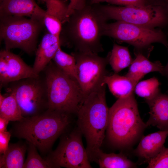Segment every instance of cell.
Returning <instances> with one entry per match:
<instances>
[{"mask_svg": "<svg viewBox=\"0 0 168 168\" xmlns=\"http://www.w3.org/2000/svg\"><path fill=\"white\" fill-rule=\"evenodd\" d=\"M39 75L36 74L33 68L26 64L19 55L5 49L0 51L1 89L11 82L36 77Z\"/></svg>", "mask_w": 168, "mask_h": 168, "instance_id": "7c38bea8", "label": "cell"}, {"mask_svg": "<svg viewBox=\"0 0 168 168\" xmlns=\"http://www.w3.org/2000/svg\"><path fill=\"white\" fill-rule=\"evenodd\" d=\"M166 8L168 11V3H167V6H166Z\"/></svg>", "mask_w": 168, "mask_h": 168, "instance_id": "e575fe53", "label": "cell"}, {"mask_svg": "<svg viewBox=\"0 0 168 168\" xmlns=\"http://www.w3.org/2000/svg\"><path fill=\"white\" fill-rule=\"evenodd\" d=\"M60 46L59 37L49 32L44 36L35 52L32 68L36 74L39 75L52 60Z\"/></svg>", "mask_w": 168, "mask_h": 168, "instance_id": "2e32d148", "label": "cell"}, {"mask_svg": "<svg viewBox=\"0 0 168 168\" xmlns=\"http://www.w3.org/2000/svg\"><path fill=\"white\" fill-rule=\"evenodd\" d=\"M135 53V58L125 75L137 84L148 73L158 72L163 75L164 67L159 61L152 62L139 51Z\"/></svg>", "mask_w": 168, "mask_h": 168, "instance_id": "ac0fdd59", "label": "cell"}, {"mask_svg": "<svg viewBox=\"0 0 168 168\" xmlns=\"http://www.w3.org/2000/svg\"><path fill=\"white\" fill-rule=\"evenodd\" d=\"M89 161L97 163L100 168H133L136 164L124 154L120 153H106L100 149L95 152L89 158Z\"/></svg>", "mask_w": 168, "mask_h": 168, "instance_id": "ffe728a7", "label": "cell"}, {"mask_svg": "<svg viewBox=\"0 0 168 168\" xmlns=\"http://www.w3.org/2000/svg\"><path fill=\"white\" fill-rule=\"evenodd\" d=\"M149 5H159L166 7L168 0H147Z\"/></svg>", "mask_w": 168, "mask_h": 168, "instance_id": "4dcf8cb0", "label": "cell"}, {"mask_svg": "<svg viewBox=\"0 0 168 168\" xmlns=\"http://www.w3.org/2000/svg\"><path fill=\"white\" fill-rule=\"evenodd\" d=\"M163 75L166 76L168 79V61L166 65L164 67V72Z\"/></svg>", "mask_w": 168, "mask_h": 168, "instance_id": "836d02e7", "label": "cell"}, {"mask_svg": "<svg viewBox=\"0 0 168 168\" xmlns=\"http://www.w3.org/2000/svg\"><path fill=\"white\" fill-rule=\"evenodd\" d=\"M107 20L98 6L86 5L74 11L62 26L61 46L82 53L98 54L104 51L101 39Z\"/></svg>", "mask_w": 168, "mask_h": 168, "instance_id": "6da1fadb", "label": "cell"}, {"mask_svg": "<svg viewBox=\"0 0 168 168\" xmlns=\"http://www.w3.org/2000/svg\"><path fill=\"white\" fill-rule=\"evenodd\" d=\"M71 54L75 58L77 80L85 99L103 86L104 78L108 75L106 67L109 63V55L103 57L98 54L75 51Z\"/></svg>", "mask_w": 168, "mask_h": 168, "instance_id": "30bf717a", "label": "cell"}, {"mask_svg": "<svg viewBox=\"0 0 168 168\" xmlns=\"http://www.w3.org/2000/svg\"><path fill=\"white\" fill-rule=\"evenodd\" d=\"M137 84L125 75L114 73L106 76L102 85H107L112 94L118 99L127 97L133 94Z\"/></svg>", "mask_w": 168, "mask_h": 168, "instance_id": "d6986e66", "label": "cell"}, {"mask_svg": "<svg viewBox=\"0 0 168 168\" xmlns=\"http://www.w3.org/2000/svg\"><path fill=\"white\" fill-rule=\"evenodd\" d=\"M160 83L155 77L138 82L135 86L134 91L138 96L150 100L160 92Z\"/></svg>", "mask_w": 168, "mask_h": 168, "instance_id": "d4e9b609", "label": "cell"}, {"mask_svg": "<svg viewBox=\"0 0 168 168\" xmlns=\"http://www.w3.org/2000/svg\"><path fill=\"white\" fill-rule=\"evenodd\" d=\"M0 38L5 49H19L29 55L35 53L44 21L23 16L0 17Z\"/></svg>", "mask_w": 168, "mask_h": 168, "instance_id": "8992f818", "label": "cell"}, {"mask_svg": "<svg viewBox=\"0 0 168 168\" xmlns=\"http://www.w3.org/2000/svg\"><path fill=\"white\" fill-rule=\"evenodd\" d=\"M107 20L113 19L150 28L168 24V11L166 7L156 5L98 6Z\"/></svg>", "mask_w": 168, "mask_h": 168, "instance_id": "ba28073f", "label": "cell"}, {"mask_svg": "<svg viewBox=\"0 0 168 168\" xmlns=\"http://www.w3.org/2000/svg\"><path fill=\"white\" fill-rule=\"evenodd\" d=\"M148 164L147 168H168V148L164 146L159 154Z\"/></svg>", "mask_w": 168, "mask_h": 168, "instance_id": "4316f807", "label": "cell"}, {"mask_svg": "<svg viewBox=\"0 0 168 168\" xmlns=\"http://www.w3.org/2000/svg\"><path fill=\"white\" fill-rule=\"evenodd\" d=\"M150 109L147 126H156L160 130L168 131V95L159 92L153 98L145 100Z\"/></svg>", "mask_w": 168, "mask_h": 168, "instance_id": "e0dca14e", "label": "cell"}, {"mask_svg": "<svg viewBox=\"0 0 168 168\" xmlns=\"http://www.w3.org/2000/svg\"><path fill=\"white\" fill-rule=\"evenodd\" d=\"M47 9L44 23L48 32L59 37L63 25L68 21V4L64 0H40Z\"/></svg>", "mask_w": 168, "mask_h": 168, "instance_id": "4fadbf2b", "label": "cell"}, {"mask_svg": "<svg viewBox=\"0 0 168 168\" xmlns=\"http://www.w3.org/2000/svg\"><path fill=\"white\" fill-rule=\"evenodd\" d=\"M26 144L22 142L10 143L5 152L0 156V168H23Z\"/></svg>", "mask_w": 168, "mask_h": 168, "instance_id": "44dd1931", "label": "cell"}, {"mask_svg": "<svg viewBox=\"0 0 168 168\" xmlns=\"http://www.w3.org/2000/svg\"><path fill=\"white\" fill-rule=\"evenodd\" d=\"M71 115L49 109L39 114L25 117L16 121L15 136L25 139L40 152H49L57 139L64 133L71 122Z\"/></svg>", "mask_w": 168, "mask_h": 168, "instance_id": "7a4b0ae2", "label": "cell"}, {"mask_svg": "<svg viewBox=\"0 0 168 168\" xmlns=\"http://www.w3.org/2000/svg\"><path fill=\"white\" fill-rule=\"evenodd\" d=\"M109 55V63L114 73H118L130 65L132 59L128 47L114 44Z\"/></svg>", "mask_w": 168, "mask_h": 168, "instance_id": "7402d4cb", "label": "cell"}, {"mask_svg": "<svg viewBox=\"0 0 168 168\" xmlns=\"http://www.w3.org/2000/svg\"><path fill=\"white\" fill-rule=\"evenodd\" d=\"M168 131L160 130L142 136L134 152L142 162H148L156 157L164 146Z\"/></svg>", "mask_w": 168, "mask_h": 168, "instance_id": "9a60e30c", "label": "cell"}, {"mask_svg": "<svg viewBox=\"0 0 168 168\" xmlns=\"http://www.w3.org/2000/svg\"><path fill=\"white\" fill-rule=\"evenodd\" d=\"M106 85L91 92L80 105L76 114L77 128L86 138L88 158L100 147L108 125L109 109Z\"/></svg>", "mask_w": 168, "mask_h": 168, "instance_id": "277c9868", "label": "cell"}, {"mask_svg": "<svg viewBox=\"0 0 168 168\" xmlns=\"http://www.w3.org/2000/svg\"><path fill=\"white\" fill-rule=\"evenodd\" d=\"M7 85V91L14 95L23 117L37 115L48 109L46 83L41 73L37 77L22 79Z\"/></svg>", "mask_w": 168, "mask_h": 168, "instance_id": "52a82bcc", "label": "cell"}, {"mask_svg": "<svg viewBox=\"0 0 168 168\" xmlns=\"http://www.w3.org/2000/svg\"><path fill=\"white\" fill-rule=\"evenodd\" d=\"M108 0H91V5H96L105 2H107Z\"/></svg>", "mask_w": 168, "mask_h": 168, "instance_id": "d6a6232c", "label": "cell"}, {"mask_svg": "<svg viewBox=\"0 0 168 168\" xmlns=\"http://www.w3.org/2000/svg\"><path fill=\"white\" fill-rule=\"evenodd\" d=\"M86 5V0H70L68 4V17L74 11L83 8Z\"/></svg>", "mask_w": 168, "mask_h": 168, "instance_id": "f546056e", "label": "cell"}, {"mask_svg": "<svg viewBox=\"0 0 168 168\" xmlns=\"http://www.w3.org/2000/svg\"><path fill=\"white\" fill-rule=\"evenodd\" d=\"M42 72L46 85L48 109L76 114L84 99L77 81L60 69L52 60Z\"/></svg>", "mask_w": 168, "mask_h": 168, "instance_id": "5b68a950", "label": "cell"}, {"mask_svg": "<svg viewBox=\"0 0 168 168\" xmlns=\"http://www.w3.org/2000/svg\"><path fill=\"white\" fill-rule=\"evenodd\" d=\"M82 134L78 128L63 137L54 151L46 158L54 168H91L83 144Z\"/></svg>", "mask_w": 168, "mask_h": 168, "instance_id": "8fae6325", "label": "cell"}, {"mask_svg": "<svg viewBox=\"0 0 168 168\" xmlns=\"http://www.w3.org/2000/svg\"><path fill=\"white\" fill-rule=\"evenodd\" d=\"M10 121L0 117V132L7 131V127Z\"/></svg>", "mask_w": 168, "mask_h": 168, "instance_id": "1f68e13d", "label": "cell"}, {"mask_svg": "<svg viewBox=\"0 0 168 168\" xmlns=\"http://www.w3.org/2000/svg\"><path fill=\"white\" fill-rule=\"evenodd\" d=\"M103 35L119 42L128 43L138 50L147 48L154 43L168 46L166 36L161 29L148 28L122 21L106 23Z\"/></svg>", "mask_w": 168, "mask_h": 168, "instance_id": "9c48e42d", "label": "cell"}, {"mask_svg": "<svg viewBox=\"0 0 168 168\" xmlns=\"http://www.w3.org/2000/svg\"><path fill=\"white\" fill-rule=\"evenodd\" d=\"M27 142L28 154L23 168H54L53 164L47 159L42 158L38 154L36 147L33 144Z\"/></svg>", "mask_w": 168, "mask_h": 168, "instance_id": "484cf974", "label": "cell"}, {"mask_svg": "<svg viewBox=\"0 0 168 168\" xmlns=\"http://www.w3.org/2000/svg\"><path fill=\"white\" fill-rule=\"evenodd\" d=\"M8 93L0 104V117L9 121H19L24 117L20 108L14 95Z\"/></svg>", "mask_w": 168, "mask_h": 168, "instance_id": "603a6c76", "label": "cell"}, {"mask_svg": "<svg viewBox=\"0 0 168 168\" xmlns=\"http://www.w3.org/2000/svg\"><path fill=\"white\" fill-rule=\"evenodd\" d=\"M52 60L56 65L63 72L77 80L76 61L73 55L64 52L60 46L56 52Z\"/></svg>", "mask_w": 168, "mask_h": 168, "instance_id": "cb8c5ba5", "label": "cell"}, {"mask_svg": "<svg viewBox=\"0 0 168 168\" xmlns=\"http://www.w3.org/2000/svg\"><path fill=\"white\" fill-rule=\"evenodd\" d=\"M11 136V133L7 131L0 132V154L4 153L7 150Z\"/></svg>", "mask_w": 168, "mask_h": 168, "instance_id": "f1b7e54d", "label": "cell"}, {"mask_svg": "<svg viewBox=\"0 0 168 168\" xmlns=\"http://www.w3.org/2000/svg\"><path fill=\"white\" fill-rule=\"evenodd\" d=\"M110 4L123 6H145L148 4L147 0H109Z\"/></svg>", "mask_w": 168, "mask_h": 168, "instance_id": "83f0119b", "label": "cell"}, {"mask_svg": "<svg viewBox=\"0 0 168 168\" xmlns=\"http://www.w3.org/2000/svg\"><path fill=\"white\" fill-rule=\"evenodd\" d=\"M0 17L28 16L43 20L45 11L35 0H0Z\"/></svg>", "mask_w": 168, "mask_h": 168, "instance_id": "5bb4252c", "label": "cell"}, {"mask_svg": "<svg viewBox=\"0 0 168 168\" xmlns=\"http://www.w3.org/2000/svg\"><path fill=\"white\" fill-rule=\"evenodd\" d=\"M147 127L140 115L134 94L118 99L109 109L106 135L114 147H131L140 139Z\"/></svg>", "mask_w": 168, "mask_h": 168, "instance_id": "3957f363", "label": "cell"}]
</instances>
